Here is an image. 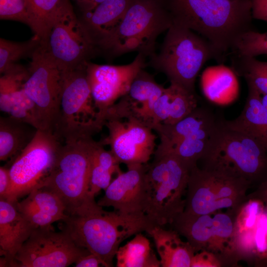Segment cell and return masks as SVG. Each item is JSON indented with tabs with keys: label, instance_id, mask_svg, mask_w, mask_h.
<instances>
[{
	"label": "cell",
	"instance_id": "22",
	"mask_svg": "<svg viewBox=\"0 0 267 267\" xmlns=\"http://www.w3.org/2000/svg\"><path fill=\"white\" fill-rule=\"evenodd\" d=\"M131 0H105L91 12L85 14L83 22L97 43L120 22Z\"/></svg>",
	"mask_w": 267,
	"mask_h": 267
},
{
	"label": "cell",
	"instance_id": "32",
	"mask_svg": "<svg viewBox=\"0 0 267 267\" xmlns=\"http://www.w3.org/2000/svg\"><path fill=\"white\" fill-rule=\"evenodd\" d=\"M196 252L193 256L191 267H219L222 264L215 254L206 250Z\"/></svg>",
	"mask_w": 267,
	"mask_h": 267
},
{
	"label": "cell",
	"instance_id": "6",
	"mask_svg": "<svg viewBox=\"0 0 267 267\" xmlns=\"http://www.w3.org/2000/svg\"><path fill=\"white\" fill-rule=\"evenodd\" d=\"M224 58L208 40L191 30L173 24L167 30L159 53L147 64L164 73L170 83L195 93L196 78L206 62Z\"/></svg>",
	"mask_w": 267,
	"mask_h": 267
},
{
	"label": "cell",
	"instance_id": "4",
	"mask_svg": "<svg viewBox=\"0 0 267 267\" xmlns=\"http://www.w3.org/2000/svg\"><path fill=\"white\" fill-rule=\"evenodd\" d=\"M172 24L162 0H131L120 22L97 46L112 58L133 51L150 57L158 37Z\"/></svg>",
	"mask_w": 267,
	"mask_h": 267
},
{
	"label": "cell",
	"instance_id": "12",
	"mask_svg": "<svg viewBox=\"0 0 267 267\" xmlns=\"http://www.w3.org/2000/svg\"><path fill=\"white\" fill-rule=\"evenodd\" d=\"M61 143L52 131L37 130L9 168L11 184L5 200L14 204L41 185L50 172Z\"/></svg>",
	"mask_w": 267,
	"mask_h": 267
},
{
	"label": "cell",
	"instance_id": "10",
	"mask_svg": "<svg viewBox=\"0 0 267 267\" xmlns=\"http://www.w3.org/2000/svg\"><path fill=\"white\" fill-rule=\"evenodd\" d=\"M108 135L101 139L118 162L128 166L146 164L156 148L152 128L132 112L123 97L107 111Z\"/></svg>",
	"mask_w": 267,
	"mask_h": 267
},
{
	"label": "cell",
	"instance_id": "24",
	"mask_svg": "<svg viewBox=\"0 0 267 267\" xmlns=\"http://www.w3.org/2000/svg\"><path fill=\"white\" fill-rule=\"evenodd\" d=\"M100 140H94L91 158L89 193L92 197L102 189L105 190L111 182L113 174L122 173L120 164L110 150H106Z\"/></svg>",
	"mask_w": 267,
	"mask_h": 267
},
{
	"label": "cell",
	"instance_id": "27",
	"mask_svg": "<svg viewBox=\"0 0 267 267\" xmlns=\"http://www.w3.org/2000/svg\"><path fill=\"white\" fill-rule=\"evenodd\" d=\"M70 0H26L27 25L44 40L59 9Z\"/></svg>",
	"mask_w": 267,
	"mask_h": 267
},
{
	"label": "cell",
	"instance_id": "2",
	"mask_svg": "<svg viewBox=\"0 0 267 267\" xmlns=\"http://www.w3.org/2000/svg\"><path fill=\"white\" fill-rule=\"evenodd\" d=\"M62 222V229L78 246L96 255L105 267L113 266V259L124 240L147 232L156 225L145 214H129L116 210L68 216Z\"/></svg>",
	"mask_w": 267,
	"mask_h": 267
},
{
	"label": "cell",
	"instance_id": "19",
	"mask_svg": "<svg viewBox=\"0 0 267 267\" xmlns=\"http://www.w3.org/2000/svg\"><path fill=\"white\" fill-rule=\"evenodd\" d=\"M197 107L196 93L170 83L155 103L150 126L153 129L157 125H174Z\"/></svg>",
	"mask_w": 267,
	"mask_h": 267
},
{
	"label": "cell",
	"instance_id": "1",
	"mask_svg": "<svg viewBox=\"0 0 267 267\" xmlns=\"http://www.w3.org/2000/svg\"><path fill=\"white\" fill-rule=\"evenodd\" d=\"M173 24L208 40L225 58L254 30L250 0H162Z\"/></svg>",
	"mask_w": 267,
	"mask_h": 267
},
{
	"label": "cell",
	"instance_id": "3",
	"mask_svg": "<svg viewBox=\"0 0 267 267\" xmlns=\"http://www.w3.org/2000/svg\"><path fill=\"white\" fill-rule=\"evenodd\" d=\"M94 141L90 137L61 142L49 175L38 187H44L55 193L68 216L86 215L103 210L89 193L90 158Z\"/></svg>",
	"mask_w": 267,
	"mask_h": 267
},
{
	"label": "cell",
	"instance_id": "9",
	"mask_svg": "<svg viewBox=\"0 0 267 267\" xmlns=\"http://www.w3.org/2000/svg\"><path fill=\"white\" fill-rule=\"evenodd\" d=\"M251 185L245 179L226 171L197 165L190 171L183 211L206 215L226 209L236 215L247 200Z\"/></svg>",
	"mask_w": 267,
	"mask_h": 267
},
{
	"label": "cell",
	"instance_id": "21",
	"mask_svg": "<svg viewBox=\"0 0 267 267\" xmlns=\"http://www.w3.org/2000/svg\"><path fill=\"white\" fill-rule=\"evenodd\" d=\"M164 89L165 88L158 84L152 75L142 69L124 97L134 114L151 127L155 103Z\"/></svg>",
	"mask_w": 267,
	"mask_h": 267
},
{
	"label": "cell",
	"instance_id": "14",
	"mask_svg": "<svg viewBox=\"0 0 267 267\" xmlns=\"http://www.w3.org/2000/svg\"><path fill=\"white\" fill-rule=\"evenodd\" d=\"M90 252L78 246L64 230L35 228L16 254L11 267H66Z\"/></svg>",
	"mask_w": 267,
	"mask_h": 267
},
{
	"label": "cell",
	"instance_id": "29",
	"mask_svg": "<svg viewBox=\"0 0 267 267\" xmlns=\"http://www.w3.org/2000/svg\"><path fill=\"white\" fill-rule=\"evenodd\" d=\"M235 73L223 67L210 68L204 72L202 85L203 91L210 100L216 102L224 100V96L236 89Z\"/></svg>",
	"mask_w": 267,
	"mask_h": 267
},
{
	"label": "cell",
	"instance_id": "25",
	"mask_svg": "<svg viewBox=\"0 0 267 267\" xmlns=\"http://www.w3.org/2000/svg\"><path fill=\"white\" fill-rule=\"evenodd\" d=\"M118 267H159L160 260L151 248L148 239L141 232L120 246L116 254Z\"/></svg>",
	"mask_w": 267,
	"mask_h": 267
},
{
	"label": "cell",
	"instance_id": "18",
	"mask_svg": "<svg viewBox=\"0 0 267 267\" xmlns=\"http://www.w3.org/2000/svg\"><path fill=\"white\" fill-rule=\"evenodd\" d=\"M35 228L14 203L0 199V247L3 256L0 267L12 266L16 254Z\"/></svg>",
	"mask_w": 267,
	"mask_h": 267
},
{
	"label": "cell",
	"instance_id": "8",
	"mask_svg": "<svg viewBox=\"0 0 267 267\" xmlns=\"http://www.w3.org/2000/svg\"><path fill=\"white\" fill-rule=\"evenodd\" d=\"M87 62L63 71L59 110L53 130L61 142L93 137L105 126V121L92 96L86 71Z\"/></svg>",
	"mask_w": 267,
	"mask_h": 267
},
{
	"label": "cell",
	"instance_id": "20",
	"mask_svg": "<svg viewBox=\"0 0 267 267\" xmlns=\"http://www.w3.org/2000/svg\"><path fill=\"white\" fill-rule=\"evenodd\" d=\"M147 233L152 237L162 267H191L195 252L190 244L181 240L175 230L155 225Z\"/></svg>",
	"mask_w": 267,
	"mask_h": 267
},
{
	"label": "cell",
	"instance_id": "17",
	"mask_svg": "<svg viewBox=\"0 0 267 267\" xmlns=\"http://www.w3.org/2000/svg\"><path fill=\"white\" fill-rule=\"evenodd\" d=\"M127 168L111 181L97 203L101 207H112L125 214H145L147 164Z\"/></svg>",
	"mask_w": 267,
	"mask_h": 267
},
{
	"label": "cell",
	"instance_id": "5",
	"mask_svg": "<svg viewBox=\"0 0 267 267\" xmlns=\"http://www.w3.org/2000/svg\"><path fill=\"white\" fill-rule=\"evenodd\" d=\"M153 157L146 174L145 214L155 225L163 226L184 211L190 170L161 143Z\"/></svg>",
	"mask_w": 267,
	"mask_h": 267
},
{
	"label": "cell",
	"instance_id": "36",
	"mask_svg": "<svg viewBox=\"0 0 267 267\" xmlns=\"http://www.w3.org/2000/svg\"><path fill=\"white\" fill-rule=\"evenodd\" d=\"M247 198L256 199L261 201L264 204L267 215V178L258 185L255 191L248 195Z\"/></svg>",
	"mask_w": 267,
	"mask_h": 267
},
{
	"label": "cell",
	"instance_id": "11",
	"mask_svg": "<svg viewBox=\"0 0 267 267\" xmlns=\"http://www.w3.org/2000/svg\"><path fill=\"white\" fill-rule=\"evenodd\" d=\"M41 42L62 71L85 64L99 51L70 1L58 11L45 38Z\"/></svg>",
	"mask_w": 267,
	"mask_h": 267
},
{
	"label": "cell",
	"instance_id": "15",
	"mask_svg": "<svg viewBox=\"0 0 267 267\" xmlns=\"http://www.w3.org/2000/svg\"><path fill=\"white\" fill-rule=\"evenodd\" d=\"M235 218V215L228 211L206 215L183 211L171 224L186 239L195 253L208 251L223 263L230 251Z\"/></svg>",
	"mask_w": 267,
	"mask_h": 267
},
{
	"label": "cell",
	"instance_id": "28",
	"mask_svg": "<svg viewBox=\"0 0 267 267\" xmlns=\"http://www.w3.org/2000/svg\"><path fill=\"white\" fill-rule=\"evenodd\" d=\"M231 69L237 75L243 77L248 86H251L261 94H267V62L255 57L232 54Z\"/></svg>",
	"mask_w": 267,
	"mask_h": 267
},
{
	"label": "cell",
	"instance_id": "34",
	"mask_svg": "<svg viewBox=\"0 0 267 267\" xmlns=\"http://www.w3.org/2000/svg\"><path fill=\"white\" fill-rule=\"evenodd\" d=\"M11 184L9 168L0 167V199H5L8 193Z\"/></svg>",
	"mask_w": 267,
	"mask_h": 267
},
{
	"label": "cell",
	"instance_id": "33",
	"mask_svg": "<svg viewBox=\"0 0 267 267\" xmlns=\"http://www.w3.org/2000/svg\"><path fill=\"white\" fill-rule=\"evenodd\" d=\"M253 19L267 22V0H250Z\"/></svg>",
	"mask_w": 267,
	"mask_h": 267
},
{
	"label": "cell",
	"instance_id": "7",
	"mask_svg": "<svg viewBox=\"0 0 267 267\" xmlns=\"http://www.w3.org/2000/svg\"><path fill=\"white\" fill-rule=\"evenodd\" d=\"M202 167L221 170L258 186L267 178V150L257 140L219 121Z\"/></svg>",
	"mask_w": 267,
	"mask_h": 267
},
{
	"label": "cell",
	"instance_id": "13",
	"mask_svg": "<svg viewBox=\"0 0 267 267\" xmlns=\"http://www.w3.org/2000/svg\"><path fill=\"white\" fill-rule=\"evenodd\" d=\"M24 89L35 104L44 130L53 132L58 118L63 71L41 43L31 54Z\"/></svg>",
	"mask_w": 267,
	"mask_h": 267
},
{
	"label": "cell",
	"instance_id": "30",
	"mask_svg": "<svg viewBox=\"0 0 267 267\" xmlns=\"http://www.w3.org/2000/svg\"><path fill=\"white\" fill-rule=\"evenodd\" d=\"M41 43L35 35L25 42H14L0 39V72L3 74L22 57L32 54Z\"/></svg>",
	"mask_w": 267,
	"mask_h": 267
},
{
	"label": "cell",
	"instance_id": "31",
	"mask_svg": "<svg viewBox=\"0 0 267 267\" xmlns=\"http://www.w3.org/2000/svg\"><path fill=\"white\" fill-rule=\"evenodd\" d=\"M0 18L27 24L26 0H0Z\"/></svg>",
	"mask_w": 267,
	"mask_h": 267
},
{
	"label": "cell",
	"instance_id": "35",
	"mask_svg": "<svg viewBox=\"0 0 267 267\" xmlns=\"http://www.w3.org/2000/svg\"><path fill=\"white\" fill-rule=\"evenodd\" d=\"M76 267H103L101 260L94 254L89 252L80 257L74 263Z\"/></svg>",
	"mask_w": 267,
	"mask_h": 267
},
{
	"label": "cell",
	"instance_id": "16",
	"mask_svg": "<svg viewBox=\"0 0 267 267\" xmlns=\"http://www.w3.org/2000/svg\"><path fill=\"white\" fill-rule=\"evenodd\" d=\"M145 58L138 53L131 63L124 65L87 63V77L94 104L105 121L107 110L128 94L134 80L147 65Z\"/></svg>",
	"mask_w": 267,
	"mask_h": 267
},
{
	"label": "cell",
	"instance_id": "26",
	"mask_svg": "<svg viewBox=\"0 0 267 267\" xmlns=\"http://www.w3.org/2000/svg\"><path fill=\"white\" fill-rule=\"evenodd\" d=\"M14 205L19 212L35 211L51 215L58 221L65 220L68 215L60 198L52 191L40 187L34 189L26 198Z\"/></svg>",
	"mask_w": 267,
	"mask_h": 267
},
{
	"label": "cell",
	"instance_id": "23",
	"mask_svg": "<svg viewBox=\"0 0 267 267\" xmlns=\"http://www.w3.org/2000/svg\"><path fill=\"white\" fill-rule=\"evenodd\" d=\"M9 116L0 118V160L15 158L30 143L37 130Z\"/></svg>",
	"mask_w": 267,
	"mask_h": 267
},
{
	"label": "cell",
	"instance_id": "39",
	"mask_svg": "<svg viewBox=\"0 0 267 267\" xmlns=\"http://www.w3.org/2000/svg\"><path fill=\"white\" fill-rule=\"evenodd\" d=\"M267 264V250L260 258L258 265H265Z\"/></svg>",
	"mask_w": 267,
	"mask_h": 267
},
{
	"label": "cell",
	"instance_id": "38",
	"mask_svg": "<svg viewBox=\"0 0 267 267\" xmlns=\"http://www.w3.org/2000/svg\"><path fill=\"white\" fill-rule=\"evenodd\" d=\"M262 101L265 113L266 129L267 133V94L262 95Z\"/></svg>",
	"mask_w": 267,
	"mask_h": 267
},
{
	"label": "cell",
	"instance_id": "37",
	"mask_svg": "<svg viewBox=\"0 0 267 267\" xmlns=\"http://www.w3.org/2000/svg\"><path fill=\"white\" fill-rule=\"evenodd\" d=\"M104 0H76L79 6L85 14L92 11Z\"/></svg>",
	"mask_w": 267,
	"mask_h": 267
}]
</instances>
